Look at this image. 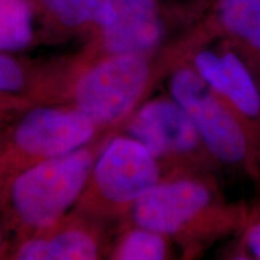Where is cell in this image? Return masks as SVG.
<instances>
[{
    "mask_svg": "<svg viewBox=\"0 0 260 260\" xmlns=\"http://www.w3.org/2000/svg\"><path fill=\"white\" fill-rule=\"evenodd\" d=\"M248 216V205L228 204L211 177L195 172L162 178L133 204L136 225L188 242L239 234Z\"/></svg>",
    "mask_w": 260,
    "mask_h": 260,
    "instance_id": "cell-1",
    "label": "cell"
},
{
    "mask_svg": "<svg viewBox=\"0 0 260 260\" xmlns=\"http://www.w3.org/2000/svg\"><path fill=\"white\" fill-rule=\"evenodd\" d=\"M169 90L194 122L213 160L258 181L260 134L205 82L193 65L175 70Z\"/></svg>",
    "mask_w": 260,
    "mask_h": 260,
    "instance_id": "cell-2",
    "label": "cell"
},
{
    "mask_svg": "<svg viewBox=\"0 0 260 260\" xmlns=\"http://www.w3.org/2000/svg\"><path fill=\"white\" fill-rule=\"evenodd\" d=\"M93 155L86 148L44 159L17 174H5L4 199L17 222L45 230L58 223L75 204L93 171Z\"/></svg>",
    "mask_w": 260,
    "mask_h": 260,
    "instance_id": "cell-3",
    "label": "cell"
},
{
    "mask_svg": "<svg viewBox=\"0 0 260 260\" xmlns=\"http://www.w3.org/2000/svg\"><path fill=\"white\" fill-rule=\"evenodd\" d=\"M96 123L76 109L41 107L28 112L16 125L0 153V175L18 159L31 164L76 151L92 139Z\"/></svg>",
    "mask_w": 260,
    "mask_h": 260,
    "instance_id": "cell-4",
    "label": "cell"
},
{
    "mask_svg": "<svg viewBox=\"0 0 260 260\" xmlns=\"http://www.w3.org/2000/svg\"><path fill=\"white\" fill-rule=\"evenodd\" d=\"M151 79L148 61L140 54H113L94 65L76 83V107L96 124L125 116L139 102Z\"/></svg>",
    "mask_w": 260,
    "mask_h": 260,
    "instance_id": "cell-5",
    "label": "cell"
},
{
    "mask_svg": "<svg viewBox=\"0 0 260 260\" xmlns=\"http://www.w3.org/2000/svg\"><path fill=\"white\" fill-rule=\"evenodd\" d=\"M129 133L159 161L174 165L177 174L214 161L189 115L171 96L145 104L130 122Z\"/></svg>",
    "mask_w": 260,
    "mask_h": 260,
    "instance_id": "cell-6",
    "label": "cell"
},
{
    "mask_svg": "<svg viewBox=\"0 0 260 260\" xmlns=\"http://www.w3.org/2000/svg\"><path fill=\"white\" fill-rule=\"evenodd\" d=\"M162 180L161 164L134 138H117L93 169L100 197L116 206L134 204Z\"/></svg>",
    "mask_w": 260,
    "mask_h": 260,
    "instance_id": "cell-7",
    "label": "cell"
},
{
    "mask_svg": "<svg viewBox=\"0 0 260 260\" xmlns=\"http://www.w3.org/2000/svg\"><path fill=\"white\" fill-rule=\"evenodd\" d=\"M193 68L260 134V79L235 48L198 52Z\"/></svg>",
    "mask_w": 260,
    "mask_h": 260,
    "instance_id": "cell-8",
    "label": "cell"
},
{
    "mask_svg": "<svg viewBox=\"0 0 260 260\" xmlns=\"http://www.w3.org/2000/svg\"><path fill=\"white\" fill-rule=\"evenodd\" d=\"M116 19L104 27L105 46L112 54H140L152 51L162 37L155 0H112Z\"/></svg>",
    "mask_w": 260,
    "mask_h": 260,
    "instance_id": "cell-9",
    "label": "cell"
},
{
    "mask_svg": "<svg viewBox=\"0 0 260 260\" xmlns=\"http://www.w3.org/2000/svg\"><path fill=\"white\" fill-rule=\"evenodd\" d=\"M216 18L260 79V0H219Z\"/></svg>",
    "mask_w": 260,
    "mask_h": 260,
    "instance_id": "cell-10",
    "label": "cell"
},
{
    "mask_svg": "<svg viewBox=\"0 0 260 260\" xmlns=\"http://www.w3.org/2000/svg\"><path fill=\"white\" fill-rule=\"evenodd\" d=\"M99 255V245L92 234L81 228H65L51 236L25 240L16 252L21 260H92Z\"/></svg>",
    "mask_w": 260,
    "mask_h": 260,
    "instance_id": "cell-11",
    "label": "cell"
},
{
    "mask_svg": "<svg viewBox=\"0 0 260 260\" xmlns=\"http://www.w3.org/2000/svg\"><path fill=\"white\" fill-rule=\"evenodd\" d=\"M61 23L81 25L95 23L107 27L116 19L112 0H42Z\"/></svg>",
    "mask_w": 260,
    "mask_h": 260,
    "instance_id": "cell-12",
    "label": "cell"
},
{
    "mask_svg": "<svg viewBox=\"0 0 260 260\" xmlns=\"http://www.w3.org/2000/svg\"><path fill=\"white\" fill-rule=\"evenodd\" d=\"M31 38V10L27 0H0V52L22 50Z\"/></svg>",
    "mask_w": 260,
    "mask_h": 260,
    "instance_id": "cell-13",
    "label": "cell"
},
{
    "mask_svg": "<svg viewBox=\"0 0 260 260\" xmlns=\"http://www.w3.org/2000/svg\"><path fill=\"white\" fill-rule=\"evenodd\" d=\"M169 255V237L153 230L140 228L123 237L116 249V259L160 260Z\"/></svg>",
    "mask_w": 260,
    "mask_h": 260,
    "instance_id": "cell-14",
    "label": "cell"
},
{
    "mask_svg": "<svg viewBox=\"0 0 260 260\" xmlns=\"http://www.w3.org/2000/svg\"><path fill=\"white\" fill-rule=\"evenodd\" d=\"M239 234L235 258L260 260V212L249 210L248 219Z\"/></svg>",
    "mask_w": 260,
    "mask_h": 260,
    "instance_id": "cell-15",
    "label": "cell"
},
{
    "mask_svg": "<svg viewBox=\"0 0 260 260\" xmlns=\"http://www.w3.org/2000/svg\"><path fill=\"white\" fill-rule=\"evenodd\" d=\"M25 86V73L14 58L0 52V98L21 92Z\"/></svg>",
    "mask_w": 260,
    "mask_h": 260,
    "instance_id": "cell-16",
    "label": "cell"
},
{
    "mask_svg": "<svg viewBox=\"0 0 260 260\" xmlns=\"http://www.w3.org/2000/svg\"><path fill=\"white\" fill-rule=\"evenodd\" d=\"M258 182H259V195L258 198H256L254 205L249 206V210H251L252 212H260V178L258 180Z\"/></svg>",
    "mask_w": 260,
    "mask_h": 260,
    "instance_id": "cell-17",
    "label": "cell"
},
{
    "mask_svg": "<svg viewBox=\"0 0 260 260\" xmlns=\"http://www.w3.org/2000/svg\"><path fill=\"white\" fill-rule=\"evenodd\" d=\"M3 248H4V240H3V234L2 230H0V254H2Z\"/></svg>",
    "mask_w": 260,
    "mask_h": 260,
    "instance_id": "cell-18",
    "label": "cell"
}]
</instances>
